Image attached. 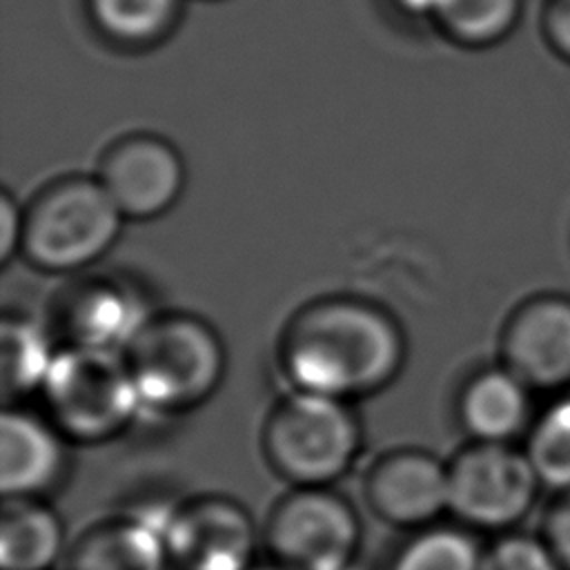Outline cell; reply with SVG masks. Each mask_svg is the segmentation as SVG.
Wrapping results in <instances>:
<instances>
[{
    "instance_id": "obj_1",
    "label": "cell",
    "mask_w": 570,
    "mask_h": 570,
    "mask_svg": "<svg viewBox=\"0 0 570 570\" xmlns=\"http://www.w3.org/2000/svg\"><path fill=\"white\" fill-rule=\"evenodd\" d=\"M405 361V338L379 305L325 296L303 305L283 327L278 363L292 390L341 401L390 385Z\"/></svg>"
},
{
    "instance_id": "obj_2",
    "label": "cell",
    "mask_w": 570,
    "mask_h": 570,
    "mask_svg": "<svg viewBox=\"0 0 570 570\" xmlns=\"http://www.w3.org/2000/svg\"><path fill=\"white\" fill-rule=\"evenodd\" d=\"M140 407L180 412L209 399L225 374L218 332L194 314L151 316L122 352Z\"/></svg>"
},
{
    "instance_id": "obj_3",
    "label": "cell",
    "mask_w": 570,
    "mask_h": 570,
    "mask_svg": "<svg viewBox=\"0 0 570 570\" xmlns=\"http://www.w3.org/2000/svg\"><path fill=\"white\" fill-rule=\"evenodd\" d=\"M125 216L96 176H62L22 212L20 254L49 274H71L111 249Z\"/></svg>"
},
{
    "instance_id": "obj_4",
    "label": "cell",
    "mask_w": 570,
    "mask_h": 570,
    "mask_svg": "<svg viewBox=\"0 0 570 570\" xmlns=\"http://www.w3.org/2000/svg\"><path fill=\"white\" fill-rule=\"evenodd\" d=\"M261 445L294 488H330L356 461L361 425L347 401L292 390L267 414Z\"/></svg>"
},
{
    "instance_id": "obj_5",
    "label": "cell",
    "mask_w": 570,
    "mask_h": 570,
    "mask_svg": "<svg viewBox=\"0 0 570 570\" xmlns=\"http://www.w3.org/2000/svg\"><path fill=\"white\" fill-rule=\"evenodd\" d=\"M51 425L67 439L98 443L120 434L140 410L122 352L56 350L40 385Z\"/></svg>"
},
{
    "instance_id": "obj_6",
    "label": "cell",
    "mask_w": 570,
    "mask_h": 570,
    "mask_svg": "<svg viewBox=\"0 0 570 570\" xmlns=\"http://www.w3.org/2000/svg\"><path fill=\"white\" fill-rule=\"evenodd\" d=\"M361 539L352 503L330 488H294L265 525L272 563L285 570H354Z\"/></svg>"
},
{
    "instance_id": "obj_7",
    "label": "cell",
    "mask_w": 570,
    "mask_h": 570,
    "mask_svg": "<svg viewBox=\"0 0 570 570\" xmlns=\"http://www.w3.org/2000/svg\"><path fill=\"white\" fill-rule=\"evenodd\" d=\"M541 485L525 450L474 441L448 463V510L468 525L503 530L532 510Z\"/></svg>"
},
{
    "instance_id": "obj_8",
    "label": "cell",
    "mask_w": 570,
    "mask_h": 570,
    "mask_svg": "<svg viewBox=\"0 0 570 570\" xmlns=\"http://www.w3.org/2000/svg\"><path fill=\"white\" fill-rule=\"evenodd\" d=\"M167 563L174 570H247L256 550L249 512L227 497H198L163 519Z\"/></svg>"
},
{
    "instance_id": "obj_9",
    "label": "cell",
    "mask_w": 570,
    "mask_h": 570,
    "mask_svg": "<svg viewBox=\"0 0 570 570\" xmlns=\"http://www.w3.org/2000/svg\"><path fill=\"white\" fill-rule=\"evenodd\" d=\"M96 178L125 218L149 220L176 205L185 189V160L167 138L136 131L100 156Z\"/></svg>"
},
{
    "instance_id": "obj_10",
    "label": "cell",
    "mask_w": 570,
    "mask_h": 570,
    "mask_svg": "<svg viewBox=\"0 0 570 570\" xmlns=\"http://www.w3.org/2000/svg\"><path fill=\"white\" fill-rule=\"evenodd\" d=\"M501 365L530 390L570 385V298L539 294L519 303L499 338Z\"/></svg>"
},
{
    "instance_id": "obj_11",
    "label": "cell",
    "mask_w": 570,
    "mask_h": 570,
    "mask_svg": "<svg viewBox=\"0 0 570 570\" xmlns=\"http://www.w3.org/2000/svg\"><path fill=\"white\" fill-rule=\"evenodd\" d=\"M363 492L381 521L423 528L450 508L448 465L425 450H392L370 468Z\"/></svg>"
},
{
    "instance_id": "obj_12",
    "label": "cell",
    "mask_w": 570,
    "mask_h": 570,
    "mask_svg": "<svg viewBox=\"0 0 570 570\" xmlns=\"http://www.w3.org/2000/svg\"><path fill=\"white\" fill-rule=\"evenodd\" d=\"M151 316L142 296L118 278L85 281L62 307V327L69 345L125 352Z\"/></svg>"
},
{
    "instance_id": "obj_13",
    "label": "cell",
    "mask_w": 570,
    "mask_h": 570,
    "mask_svg": "<svg viewBox=\"0 0 570 570\" xmlns=\"http://www.w3.org/2000/svg\"><path fill=\"white\" fill-rule=\"evenodd\" d=\"M65 470L62 434L49 419L7 407L0 419V490L4 499H36Z\"/></svg>"
},
{
    "instance_id": "obj_14",
    "label": "cell",
    "mask_w": 570,
    "mask_h": 570,
    "mask_svg": "<svg viewBox=\"0 0 570 570\" xmlns=\"http://www.w3.org/2000/svg\"><path fill=\"white\" fill-rule=\"evenodd\" d=\"M163 519L120 517L87 528L71 543L65 570H165Z\"/></svg>"
},
{
    "instance_id": "obj_15",
    "label": "cell",
    "mask_w": 570,
    "mask_h": 570,
    "mask_svg": "<svg viewBox=\"0 0 570 570\" xmlns=\"http://www.w3.org/2000/svg\"><path fill=\"white\" fill-rule=\"evenodd\" d=\"M459 416L474 441L510 443L532 421L530 387L503 365L481 370L463 385Z\"/></svg>"
},
{
    "instance_id": "obj_16",
    "label": "cell",
    "mask_w": 570,
    "mask_h": 570,
    "mask_svg": "<svg viewBox=\"0 0 570 570\" xmlns=\"http://www.w3.org/2000/svg\"><path fill=\"white\" fill-rule=\"evenodd\" d=\"M58 514L38 499H7L0 519V568L49 570L62 554Z\"/></svg>"
},
{
    "instance_id": "obj_17",
    "label": "cell",
    "mask_w": 570,
    "mask_h": 570,
    "mask_svg": "<svg viewBox=\"0 0 570 570\" xmlns=\"http://www.w3.org/2000/svg\"><path fill=\"white\" fill-rule=\"evenodd\" d=\"M185 0H85L94 31L111 47L142 51L165 42L178 27Z\"/></svg>"
},
{
    "instance_id": "obj_18",
    "label": "cell",
    "mask_w": 570,
    "mask_h": 570,
    "mask_svg": "<svg viewBox=\"0 0 570 570\" xmlns=\"http://www.w3.org/2000/svg\"><path fill=\"white\" fill-rule=\"evenodd\" d=\"M523 11L525 0H441L432 24L456 47L483 51L505 42Z\"/></svg>"
},
{
    "instance_id": "obj_19",
    "label": "cell",
    "mask_w": 570,
    "mask_h": 570,
    "mask_svg": "<svg viewBox=\"0 0 570 570\" xmlns=\"http://www.w3.org/2000/svg\"><path fill=\"white\" fill-rule=\"evenodd\" d=\"M56 350L42 330L27 318L7 316L2 323V392L4 396L40 390Z\"/></svg>"
},
{
    "instance_id": "obj_20",
    "label": "cell",
    "mask_w": 570,
    "mask_h": 570,
    "mask_svg": "<svg viewBox=\"0 0 570 570\" xmlns=\"http://www.w3.org/2000/svg\"><path fill=\"white\" fill-rule=\"evenodd\" d=\"M525 454L543 485L570 490V396L554 401L532 421Z\"/></svg>"
},
{
    "instance_id": "obj_21",
    "label": "cell",
    "mask_w": 570,
    "mask_h": 570,
    "mask_svg": "<svg viewBox=\"0 0 570 570\" xmlns=\"http://www.w3.org/2000/svg\"><path fill=\"white\" fill-rule=\"evenodd\" d=\"M483 552L459 528H425L396 554L392 570H481Z\"/></svg>"
},
{
    "instance_id": "obj_22",
    "label": "cell",
    "mask_w": 570,
    "mask_h": 570,
    "mask_svg": "<svg viewBox=\"0 0 570 570\" xmlns=\"http://www.w3.org/2000/svg\"><path fill=\"white\" fill-rule=\"evenodd\" d=\"M481 570H563L541 537L505 534L481 559Z\"/></svg>"
},
{
    "instance_id": "obj_23",
    "label": "cell",
    "mask_w": 570,
    "mask_h": 570,
    "mask_svg": "<svg viewBox=\"0 0 570 570\" xmlns=\"http://www.w3.org/2000/svg\"><path fill=\"white\" fill-rule=\"evenodd\" d=\"M539 33L548 51L570 65V0H543L539 9Z\"/></svg>"
},
{
    "instance_id": "obj_24",
    "label": "cell",
    "mask_w": 570,
    "mask_h": 570,
    "mask_svg": "<svg viewBox=\"0 0 570 570\" xmlns=\"http://www.w3.org/2000/svg\"><path fill=\"white\" fill-rule=\"evenodd\" d=\"M541 539L552 550L563 570H570V490L557 494L543 517Z\"/></svg>"
},
{
    "instance_id": "obj_25",
    "label": "cell",
    "mask_w": 570,
    "mask_h": 570,
    "mask_svg": "<svg viewBox=\"0 0 570 570\" xmlns=\"http://www.w3.org/2000/svg\"><path fill=\"white\" fill-rule=\"evenodd\" d=\"M22 236V212L9 191L0 196V261L7 263L16 252H20Z\"/></svg>"
},
{
    "instance_id": "obj_26",
    "label": "cell",
    "mask_w": 570,
    "mask_h": 570,
    "mask_svg": "<svg viewBox=\"0 0 570 570\" xmlns=\"http://www.w3.org/2000/svg\"><path fill=\"white\" fill-rule=\"evenodd\" d=\"M394 11L414 20H434L441 0H387Z\"/></svg>"
},
{
    "instance_id": "obj_27",
    "label": "cell",
    "mask_w": 570,
    "mask_h": 570,
    "mask_svg": "<svg viewBox=\"0 0 570 570\" xmlns=\"http://www.w3.org/2000/svg\"><path fill=\"white\" fill-rule=\"evenodd\" d=\"M247 570H285V568H281V566H276V563H265V566H252V568H247Z\"/></svg>"
}]
</instances>
